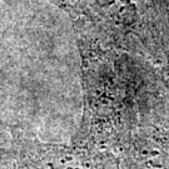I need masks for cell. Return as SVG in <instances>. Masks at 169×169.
Returning a JSON list of instances; mask_svg holds the SVG:
<instances>
[{"instance_id": "6da1fadb", "label": "cell", "mask_w": 169, "mask_h": 169, "mask_svg": "<svg viewBox=\"0 0 169 169\" xmlns=\"http://www.w3.org/2000/svg\"><path fill=\"white\" fill-rule=\"evenodd\" d=\"M10 134L9 145L0 148V169H110L105 158L83 145L43 142L18 126Z\"/></svg>"}, {"instance_id": "7a4b0ae2", "label": "cell", "mask_w": 169, "mask_h": 169, "mask_svg": "<svg viewBox=\"0 0 169 169\" xmlns=\"http://www.w3.org/2000/svg\"><path fill=\"white\" fill-rule=\"evenodd\" d=\"M48 2L56 5L58 8H60V9H63L66 13H68V10H69V4H68L66 0H48Z\"/></svg>"}]
</instances>
